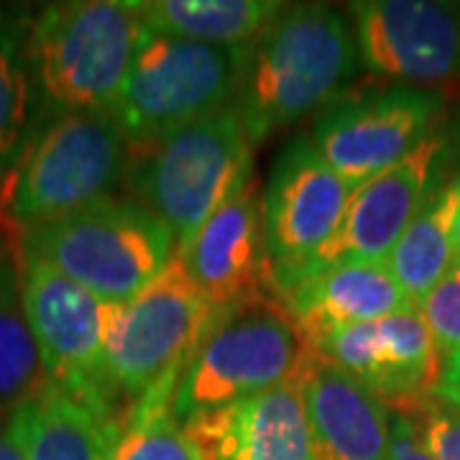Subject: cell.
<instances>
[{"mask_svg":"<svg viewBox=\"0 0 460 460\" xmlns=\"http://www.w3.org/2000/svg\"><path fill=\"white\" fill-rule=\"evenodd\" d=\"M353 23L330 5H292L251 44L235 100L251 144L328 111L358 69Z\"/></svg>","mask_w":460,"mask_h":460,"instance_id":"obj_1","label":"cell"},{"mask_svg":"<svg viewBox=\"0 0 460 460\" xmlns=\"http://www.w3.org/2000/svg\"><path fill=\"white\" fill-rule=\"evenodd\" d=\"M144 23L133 3H51L31 16L29 59L47 120L65 113H113Z\"/></svg>","mask_w":460,"mask_h":460,"instance_id":"obj_2","label":"cell"},{"mask_svg":"<svg viewBox=\"0 0 460 460\" xmlns=\"http://www.w3.org/2000/svg\"><path fill=\"white\" fill-rule=\"evenodd\" d=\"M126 174L138 205L164 223L180 251L253 180V144L230 105L164 138L128 146Z\"/></svg>","mask_w":460,"mask_h":460,"instance_id":"obj_3","label":"cell"},{"mask_svg":"<svg viewBox=\"0 0 460 460\" xmlns=\"http://www.w3.org/2000/svg\"><path fill=\"white\" fill-rule=\"evenodd\" d=\"M18 256L44 261L108 305H128L177 256L174 235L133 199L105 198L16 238Z\"/></svg>","mask_w":460,"mask_h":460,"instance_id":"obj_4","label":"cell"},{"mask_svg":"<svg viewBox=\"0 0 460 460\" xmlns=\"http://www.w3.org/2000/svg\"><path fill=\"white\" fill-rule=\"evenodd\" d=\"M128 166V141L108 111L65 113L44 123L0 187L8 233L62 220L111 198Z\"/></svg>","mask_w":460,"mask_h":460,"instance_id":"obj_5","label":"cell"},{"mask_svg":"<svg viewBox=\"0 0 460 460\" xmlns=\"http://www.w3.org/2000/svg\"><path fill=\"white\" fill-rule=\"evenodd\" d=\"M251 59L246 47H215L144 26L113 118L128 146L164 138L235 105Z\"/></svg>","mask_w":460,"mask_h":460,"instance_id":"obj_6","label":"cell"},{"mask_svg":"<svg viewBox=\"0 0 460 460\" xmlns=\"http://www.w3.org/2000/svg\"><path fill=\"white\" fill-rule=\"evenodd\" d=\"M310 348L277 295L220 314L181 371L174 414L187 422L299 376Z\"/></svg>","mask_w":460,"mask_h":460,"instance_id":"obj_7","label":"cell"},{"mask_svg":"<svg viewBox=\"0 0 460 460\" xmlns=\"http://www.w3.org/2000/svg\"><path fill=\"white\" fill-rule=\"evenodd\" d=\"M18 284L51 386L105 420H120L108 361L115 305L31 256H18Z\"/></svg>","mask_w":460,"mask_h":460,"instance_id":"obj_8","label":"cell"},{"mask_svg":"<svg viewBox=\"0 0 460 460\" xmlns=\"http://www.w3.org/2000/svg\"><path fill=\"white\" fill-rule=\"evenodd\" d=\"M215 320L210 302L174 256L148 289L128 305H115L108 361L118 396L131 407L164 378L181 376Z\"/></svg>","mask_w":460,"mask_h":460,"instance_id":"obj_9","label":"cell"},{"mask_svg":"<svg viewBox=\"0 0 460 460\" xmlns=\"http://www.w3.org/2000/svg\"><path fill=\"white\" fill-rule=\"evenodd\" d=\"M353 192L317 156L310 138H295L281 151L263 187V238L274 295L295 284L328 243Z\"/></svg>","mask_w":460,"mask_h":460,"instance_id":"obj_10","label":"cell"},{"mask_svg":"<svg viewBox=\"0 0 460 460\" xmlns=\"http://www.w3.org/2000/svg\"><path fill=\"white\" fill-rule=\"evenodd\" d=\"M440 100L417 87H392L338 100L314 123L317 156L353 190L402 162L422 138Z\"/></svg>","mask_w":460,"mask_h":460,"instance_id":"obj_11","label":"cell"},{"mask_svg":"<svg viewBox=\"0 0 460 460\" xmlns=\"http://www.w3.org/2000/svg\"><path fill=\"white\" fill-rule=\"evenodd\" d=\"M361 65L378 77L440 83L460 75V5L361 0L350 5Z\"/></svg>","mask_w":460,"mask_h":460,"instance_id":"obj_12","label":"cell"},{"mask_svg":"<svg viewBox=\"0 0 460 460\" xmlns=\"http://www.w3.org/2000/svg\"><path fill=\"white\" fill-rule=\"evenodd\" d=\"M443 136H428L402 162L358 187L353 198L348 199L335 233L314 253V259L305 266L296 281L341 263L386 261L411 217L428 202L432 192L429 181L443 156Z\"/></svg>","mask_w":460,"mask_h":460,"instance_id":"obj_13","label":"cell"},{"mask_svg":"<svg viewBox=\"0 0 460 460\" xmlns=\"http://www.w3.org/2000/svg\"><path fill=\"white\" fill-rule=\"evenodd\" d=\"M314 356L358 378L389 410L435 394L445 368L443 350L417 310L332 330L314 345Z\"/></svg>","mask_w":460,"mask_h":460,"instance_id":"obj_14","label":"cell"},{"mask_svg":"<svg viewBox=\"0 0 460 460\" xmlns=\"http://www.w3.org/2000/svg\"><path fill=\"white\" fill-rule=\"evenodd\" d=\"M177 259L217 317L256 296L271 295L259 181L243 184L217 208L192 241L177 251Z\"/></svg>","mask_w":460,"mask_h":460,"instance_id":"obj_15","label":"cell"},{"mask_svg":"<svg viewBox=\"0 0 460 460\" xmlns=\"http://www.w3.org/2000/svg\"><path fill=\"white\" fill-rule=\"evenodd\" d=\"M213 460H314L299 376L184 422Z\"/></svg>","mask_w":460,"mask_h":460,"instance_id":"obj_16","label":"cell"},{"mask_svg":"<svg viewBox=\"0 0 460 460\" xmlns=\"http://www.w3.org/2000/svg\"><path fill=\"white\" fill-rule=\"evenodd\" d=\"M314 460H389L392 410L358 378L313 356L299 371Z\"/></svg>","mask_w":460,"mask_h":460,"instance_id":"obj_17","label":"cell"},{"mask_svg":"<svg viewBox=\"0 0 460 460\" xmlns=\"http://www.w3.org/2000/svg\"><path fill=\"white\" fill-rule=\"evenodd\" d=\"M279 302L292 314L310 353L332 330L417 310L386 261H350L314 271L284 289Z\"/></svg>","mask_w":460,"mask_h":460,"instance_id":"obj_18","label":"cell"},{"mask_svg":"<svg viewBox=\"0 0 460 460\" xmlns=\"http://www.w3.org/2000/svg\"><path fill=\"white\" fill-rule=\"evenodd\" d=\"M26 460H111L120 420H105L49 386L13 411Z\"/></svg>","mask_w":460,"mask_h":460,"instance_id":"obj_19","label":"cell"},{"mask_svg":"<svg viewBox=\"0 0 460 460\" xmlns=\"http://www.w3.org/2000/svg\"><path fill=\"white\" fill-rule=\"evenodd\" d=\"M460 210V177L429 192L422 210L411 217L396 241L386 266L414 307L456 266V220Z\"/></svg>","mask_w":460,"mask_h":460,"instance_id":"obj_20","label":"cell"},{"mask_svg":"<svg viewBox=\"0 0 460 460\" xmlns=\"http://www.w3.org/2000/svg\"><path fill=\"white\" fill-rule=\"evenodd\" d=\"M29 13L0 8V187L47 123L29 59Z\"/></svg>","mask_w":460,"mask_h":460,"instance_id":"obj_21","label":"cell"},{"mask_svg":"<svg viewBox=\"0 0 460 460\" xmlns=\"http://www.w3.org/2000/svg\"><path fill=\"white\" fill-rule=\"evenodd\" d=\"M151 31L215 47H246L279 16L277 0H148L133 3Z\"/></svg>","mask_w":460,"mask_h":460,"instance_id":"obj_22","label":"cell"},{"mask_svg":"<svg viewBox=\"0 0 460 460\" xmlns=\"http://www.w3.org/2000/svg\"><path fill=\"white\" fill-rule=\"evenodd\" d=\"M180 376L164 378L120 417L111 460H213L174 414Z\"/></svg>","mask_w":460,"mask_h":460,"instance_id":"obj_23","label":"cell"},{"mask_svg":"<svg viewBox=\"0 0 460 460\" xmlns=\"http://www.w3.org/2000/svg\"><path fill=\"white\" fill-rule=\"evenodd\" d=\"M51 386L21 299L18 269L0 263V410L11 414Z\"/></svg>","mask_w":460,"mask_h":460,"instance_id":"obj_24","label":"cell"},{"mask_svg":"<svg viewBox=\"0 0 460 460\" xmlns=\"http://www.w3.org/2000/svg\"><path fill=\"white\" fill-rule=\"evenodd\" d=\"M392 411H404L417 420L435 460H460V407L438 394H425L396 404Z\"/></svg>","mask_w":460,"mask_h":460,"instance_id":"obj_25","label":"cell"},{"mask_svg":"<svg viewBox=\"0 0 460 460\" xmlns=\"http://www.w3.org/2000/svg\"><path fill=\"white\" fill-rule=\"evenodd\" d=\"M417 313L422 314L445 358L460 350V261L429 289Z\"/></svg>","mask_w":460,"mask_h":460,"instance_id":"obj_26","label":"cell"},{"mask_svg":"<svg viewBox=\"0 0 460 460\" xmlns=\"http://www.w3.org/2000/svg\"><path fill=\"white\" fill-rule=\"evenodd\" d=\"M389 460H435L417 420L404 411H392V445Z\"/></svg>","mask_w":460,"mask_h":460,"instance_id":"obj_27","label":"cell"},{"mask_svg":"<svg viewBox=\"0 0 460 460\" xmlns=\"http://www.w3.org/2000/svg\"><path fill=\"white\" fill-rule=\"evenodd\" d=\"M435 394L440 396V399H445V402L460 407V350L450 353V356L445 358L443 376H440V384H438Z\"/></svg>","mask_w":460,"mask_h":460,"instance_id":"obj_28","label":"cell"},{"mask_svg":"<svg viewBox=\"0 0 460 460\" xmlns=\"http://www.w3.org/2000/svg\"><path fill=\"white\" fill-rule=\"evenodd\" d=\"M0 460H26L23 435L16 414H11V420L0 428Z\"/></svg>","mask_w":460,"mask_h":460,"instance_id":"obj_29","label":"cell"},{"mask_svg":"<svg viewBox=\"0 0 460 460\" xmlns=\"http://www.w3.org/2000/svg\"><path fill=\"white\" fill-rule=\"evenodd\" d=\"M456 253H458V261H460V210H458V220H456Z\"/></svg>","mask_w":460,"mask_h":460,"instance_id":"obj_30","label":"cell"},{"mask_svg":"<svg viewBox=\"0 0 460 460\" xmlns=\"http://www.w3.org/2000/svg\"><path fill=\"white\" fill-rule=\"evenodd\" d=\"M3 261H5V259H3V253H0V263H3Z\"/></svg>","mask_w":460,"mask_h":460,"instance_id":"obj_31","label":"cell"}]
</instances>
